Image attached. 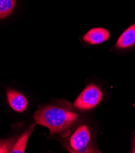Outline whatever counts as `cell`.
I'll use <instances>...</instances> for the list:
<instances>
[{
  "label": "cell",
  "instance_id": "5",
  "mask_svg": "<svg viewBox=\"0 0 135 153\" xmlns=\"http://www.w3.org/2000/svg\"><path fill=\"white\" fill-rule=\"evenodd\" d=\"M110 38L108 30L102 27H95L90 29L83 36V40L89 45H98Z\"/></svg>",
  "mask_w": 135,
  "mask_h": 153
},
{
  "label": "cell",
  "instance_id": "10",
  "mask_svg": "<svg viewBox=\"0 0 135 153\" xmlns=\"http://www.w3.org/2000/svg\"><path fill=\"white\" fill-rule=\"evenodd\" d=\"M134 148H135V135L134 137Z\"/></svg>",
  "mask_w": 135,
  "mask_h": 153
},
{
  "label": "cell",
  "instance_id": "1",
  "mask_svg": "<svg viewBox=\"0 0 135 153\" xmlns=\"http://www.w3.org/2000/svg\"><path fill=\"white\" fill-rule=\"evenodd\" d=\"M77 114L65 106L48 105L38 109L34 115L35 123L47 128L51 134L68 129L77 120Z\"/></svg>",
  "mask_w": 135,
  "mask_h": 153
},
{
  "label": "cell",
  "instance_id": "7",
  "mask_svg": "<svg viewBox=\"0 0 135 153\" xmlns=\"http://www.w3.org/2000/svg\"><path fill=\"white\" fill-rule=\"evenodd\" d=\"M35 126V124L32 125L24 132V133L22 134L18 140L14 143L10 151L11 153H24L25 152L28 139L32 132L34 131Z\"/></svg>",
  "mask_w": 135,
  "mask_h": 153
},
{
  "label": "cell",
  "instance_id": "6",
  "mask_svg": "<svg viewBox=\"0 0 135 153\" xmlns=\"http://www.w3.org/2000/svg\"><path fill=\"white\" fill-rule=\"evenodd\" d=\"M135 44V24L130 26L121 35L116 47L117 48H127Z\"/></svg>",
  "mask_w": 135,
  "mask_h": 153
},
{
  "label": "cell",
  "instance_id": "8",
  "mask_svg": "<svg viewBox=\"0 0 135 153\" xmlns=\"http://www.w3.org/2000/svg\"><path fill=\"white\" fill-rule=\"evenodd\" d=\"M17 0H0V19L10 15L16 6Z\"/></svg>",
  "mask_w": 135,
  "mask_h": 153
},
{
  "label": "cell",
  "instance_id": "3",
  "mask_svg": "<svg viewBox=\"0 0 135 153\" xmlns=\"http://www.w3.org/2000/svg\"><path fill=\"white\" fill-rule=\"evenodd\" d=\"M103 93L95 84H91L82 91L74 102V106L81 111L93 109L102 99Z\"/></svg>",
  "mask_w": 135,
  "mask_h": 153
},
{
  "label": "cell",
  "instance_id": "4",
  "mask_svg": "<svg viewBox=\"0 0 135 153\" xmlns=\"http://www.w3.org/2000/svg\"><path fill=\"white\" fill-rule=\"evenodd\" d=\"M7 99L10 108L15 111L23 113L26 109L28 101L22 94L12 89L7 91Z\"/></svg>",
  "mask_w": 135,
  "mask_h": 153
},
{
  "label": "cell",
  "instance_id": "2",
  "mask_svg": "<svg viewBox=\"0 0 135 153\" xmlns=\"http://www.w3.org/2000/svg\"><path fill=\"white\" fill-rule=\"evenodd\" d=\"M66 148L71 153L96 152L89 130L85 125H80L72 132L66 143Z\"/></svg>",
  "mask_w": 135,
  "mask_h": 153
},
{
  "label": "cell",
  "instance_id": "9",
  "mask_svg": "<svg viewBox=\"0 0 135 153\" xmlns=\"http://www.w3.org/2000/svg\"><path fill=\"white\" fill-rule=\"evenodd\" d=\"M15 143V139L10 140H0V153L10 152Z\"/></svg>",
  "mask_w": 135,
  "mask_h": 153
}]
</instances>
